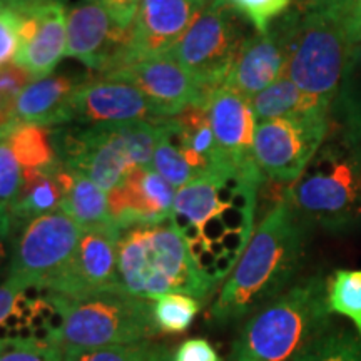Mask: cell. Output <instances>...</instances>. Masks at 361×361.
I'll return each instance as SVG.
<instances>
[{
  "mask_svg": "<svg viewBox=\"0 0 361 361\" xmlns=\"http://www.w3.org/2000/svg\"><path fill=\"white\" fill-rule=\"evenodd\" d=\"M258 164L228 166L176 189L171 223L194 263L218 288L241 259L256 231L259 194L266 183Z\"/></svg>",
  "mask_w": 361,
  "mask_h": 361,
  "instance_id": "1",
  "label": "cell"
},
{
  "mask_svg": "<svg viewBox=\"0 0 361 361\" xmlns=\"http://www.w3.org/2000/svg\"><path fill=\"white\" fill-rule=\"evenodd\" d=\"M310 224L286 196L264 214L250 245L211 305L207 319L229 324L288 290L305 256Z\"/></svg>",
  "mask_w": 361,
  "mask_h": 361,
  "instance_id": "2",
  "label": "cell"
},
{
  "mask_svg": "<svg viewBox=\"0 0 361 361\" xmlns=\"http://www.w3.org/2000/svg\"><path fill=\"white\" fill-rule=\"evenodd\" d=\"M326 288L318 273L261 306L243 324L228 361H295L331 328Z\"/></svg>",
  "mask_w": 361,
  "mask_h": 361,
  "instance_id": "3",
  "label": "cell"
},
{
  "mask_svg": "<svg viewBox=\"0 0 361 361\" xmlns=\"http://www.w3.org/2000/svg\"><path fill=\"white\" fill-rule=\"evenodd\" d=\"M117 288L149 301L168 293L206 301L216 290L194 263L171 219L119 229Z\"/></svg>",
  "mask_w": 361,
  "mask_h": 361,
  "instance_id": "4",
  "label": "cell"
},
{
  "mask_svg": "<svg viewBox=\"0 0 361 361\" xmlns=\"http://www.w3.org/2000/svg\"><path fill=\"white\" fill-rule=\"evenodd\" d=\"M159 121L54 128L59 161L111 192L135 168L152 166L161 134Z\"/></svg>",
  "mask_w": 361,
  "mask_h": 361,
  "instance_id": "5",
  "label": "cell"
},
{
  "mask_svg": "<svg viewBox=\"0 0 361 361\" xmlns=\"http://www.w3.org/2000/svg\"><path fill=\"white\" fill-rule=\"evenodd\" d=\"M284 196L310 226L350 233L361 224V168L355 146L340 135L324 141Z\"/></svg>",
  "mask_w": 361,
  "mask_h": 361,
  "instance_id": "6",
  "label": "cell"
},
{
  "mask_svg": "<svg viewBox=\"0 0 361 361\" xmlns=\"http://www.w3.org/2000/svg\"><path fill=\"white\" fill-rule=\"evenodd\" d=\"M273 25L284 47V78L319 107L331 111L350 52L340 22L329 12L300 13L291 8Z\"/></svg>",
  "mask_w": 361,
  "mask_h": 361,
  "instance_id": "7",
  "label": "cell"
},
{
  "mask_svg": "<svg viewBox=\"0 0 361 361\" xmlns=\"http://www.w3.org/2000/svg\"><path fill=\"white\" fill-rule=\"evenodd\" d=\"M51 295L61 313V328L52 343L61 350L154 341L161 333L154 319L152 301L123 290L84 296Z\"/></svg>",
  "mask_w": 361,
  "mask_h": 361,
  "instance_id": "8",
  "label": "cell"
},
{
  "mask_svg": "<svg viewBox=\"0 0 361 361\" xmlns=\"http://www.w3.org/2000/svg\"><path fill=\"white\" fill-rule=\"evenodd\" d=\"M84 229L62 209L37 216L13 229L6 279L49 291L74 256Z\"/></svg>",
  "mask_w": 361,
  "mask_h": 361,
  "instance_id": "9",
  "label": "cell"
},
{
  "mask_svg": "<svg viewBox=\"0 0 361 361\" xmlns=\"http://www.w3.org/2000/svg\"><path fill=\"white\" fill-rule=\"evenodd\" d=\"M243 17L226 0H213L169 56L211 94L223 87L245 35Z\"/></svg>",
  "mask_w": 361,
  "mask_h": 361,
  "instance_id": "10",
  "label": "cell"
},
{
  "mask_svg": "<svg viewBox=\"0 0 361 361\" xmlns=\"http://www.w3.org/2000/svg\"><path fill=\"white\" fill-rule=\"evenodd\" d=\"M328 112L279 117L256 126L252 156L264 178L290 184L300 179L328 139Z\"/></svg>",
  "mask_w": 361,
  "mask_h": 361,
  "instance_id": "11",
  "label": "cell"
},
{
  "mask_svg": "<svg viewBox=\"0 0 361 361\" xmlns=\"http://www.w3.org/2000/svg\"><path fill=\"white\" fill-rule=\"evenodd\" d=\"M66 57H75L96 75L111 74L129 64L130 27H121L96 0H79L67 12Z\"/></svg>",
  "mask_w": 361,
  "mask_h": 361,
  "instance_id": "12",
  "label": "cell"
},
{
  "mask_svg": "<svg viewBox=\"0 0 361 361\" xmlns=\"http://www.w3.org/2000/svg\"><path fill=\"white\" fill-rule=\"evenodd\" d=\"M99 78L124 80L137 87L164 117L179 114L189 106H206L211 92L169 56L129 62Z\"/></svg>",
  "mask_w": 361,
  "mask_h": 361,
  "instance_id": "13",
  "label": "cell"
},
{
  "mask_svg": "<svg viewBox=\"0 0 361 361\" xmlns=\"http://www.w3.org/2000/svg\"><path fill=\"white\" fill-rule=\"evenodd\" d=\"M164 119L162 112L135 85L92 75L80 84L72 101V124H126Z\"/></svg>",
  "mask_w": 361,
  "mask_h": 361,
  "instance_id": "14",
  "label": "cell"
},
{
  "mask_svg": "<svg viewBox=\"0 0 361 361\" xmlns=\"http://www.w3.org/2000/svg\"><path fill=\"white\" fill-rule=\"evenodd\" d=\"M211 2L213 0H141L130 27L129 62L168 56Z\"/></svg>",
  "mask_w": 361,
  "mask_h": 361,
  "instance_id": "15",
  "label": "cell"
},
{
  "mask_svg": "<svg viewBox=\"0 0 361 361\" xmlns=\"http://www.w3.org/2000/svg\"><path fill=\"white\" fill-rule=\"evenodd\" d=\"M116 224L84 229L69 266L51 286V293L62 296H84L117 288Z\"/></svg>",
  "mask_w": 361,
  "mask_h": 361,
  "instance_id": "16",
  "label": "cell"
},
{
  "mask_svg": "<svg viewBox=\"0 0 361 361\" xmlns=\"http://www.w3.org/2000/svg\"><path fill=\"white\" fill-rule=\"evenodd\" d=\"M8 7V6H7ZM20 13V42L13 62L35 79L51 75L67 49L64 4L44 2L16 8Z\"/></svg>",
  "mask_w": 361,
  "mask_h": 361,
  "instance_id": "17",
  "label": "cell"
},
{
  "mask_svg": "<svg viewBox=\"0 0 361 361\" xmlns=\"http://www.w3.org/2000/svg\"><path fill=\"white\" fill-rule=\"evenodd\" d=\"M61 313L49 291L0 283V341H54Z\"/></svg>",
  "mask_w": 361,
  "mask_h": 361,
  "instance_id": "18",
  "label": "cell"
},
{
  "mask_svg": "<svg viewBox=\"0 0 361 361\" xmlns=\"http://www.w3.org/2000/svg\"><path fill=\"white\" fill-rule=\"evenodd\" d=\"M111 219L117 228L162 223L171 219L176 188L152 166L135 168L119 186L107 192Z\"/></svg>",
  "mask_w": 361,
  "mask_h": 361,
  "instance_id": "19",
  "label": "cell"
},
{
  "mask_svg": "<svg viewBox=\"0 0 361 361\" xmlns=\"http://www.w3.org/2000/svg\"><path fill=\"white\" fill-rule=\"evenodd\" d=\"M206 109L216 146L226 164L238 168L252 164V144L258 123L252 114L250 99L223 85L207 99Z\"/></svg>",
  "mask_w": 361,
  "mask_h": 361,
  "instance_id": "20",
  "label": "cell"
},
{
  "mask_svg": "<svg viewBox=\"0 0 361 361\" xmlns=\"http://www.w3.org/2000/svg\"><path fill=\"white\" fill-rule=\"evenodd\" d=\"M284 67L286 57L281 37L276 27L271 25L268 32H256L245 39L224 85L251 99L281 79Z\"/></svg>",
  "mask_w": 361,
  "mask_h": 361,
  "instance_id": "21",
  "label": "cell"
},
{
  "mask_svg": "<svg viewBox=\"0 0 361 361\" xmlns=\"http://www.w3.org/2000/svg\"><path fill=\"white\" fill-rule=\"evenodd\" d=\"M85 79L66 74L35 79L16 101L19 124H37L52 129L72 124V101Z\"/></svg>",
  "mask_w": 361,
  "mask_h": 361,
  "instance_id": "22",
  "label": "cell"
},
{
  "mask_svg": "<svg viewBox=\"0 0 361 361\" xmlns=\"http://www.w3.org/2000/svg\"><path fill=\"white\" fill-rule=\"evenodd\" d=\"M71 169L57 166L56 169L39 174H24V188L11 209L13 229L37 216L54 213L62 207Z\"/></svg>",
  "mask_w": 361,
  "mask_h": 361,
  "instance_id": "23",
  "label": "cell"
},
{
  "mask_svg": "<svg viewBox=\"0 0 361 361\" xmlns=\"http://www.w3.org/2000/svg\"><path fill=\"white\" fill-rule=\"evenodd\" d=\"M329 123L335 134L350 146L361 142V40L350 45L345 74L329 111Z\"/></svg>",
  "mask_w": 361,
  "mask_h": 361,
  "instance_id": "24",
  "label": "cell"
},
{
  "mask_svg": "<svg viewBox=\"0 0 361 361\" xmlns=\"http://www.w3.org/2000/svg\"><path fill=\"white\" fill-rule=\"evenodd\" d=\"M61 209L69 214L82 229L114 224L111 219L107 192L87 176L72 169Z\"/></svg>",
  "mask_w": 361,
  "mask_h": 361,
  "instance_id": "25",
  "label": "cell"
},
{
  "mask_svg": "<svg viewBox=\"0 0 361 361\" xmlns=\"http://www.w3.org/2000/svg\"><path fill=\"white\" fill-rule=\"evenodd\" d=\"M7 144L19 161L24 174H39L61 166L52 128L37 124H19L7 135Z\"/></svg>",
  "mask_w": 361,
  "mask_h": 361,
  "instance_id": "26",
  "label": "cell"
},
{
  "mask_svg": "<svg viewBox=\"0 0 361 361\" xmlns=\"http://www.w3.org/2000/svg\"><path fill=\"white\" fill-rule=\"evenodd\" d=\"M252 114L256 123L279 119V117L305 116L311 112H328L329 111L314 104L306 94L296 87V84L288 78H283L271 84L269 87L261 90L255 97L250 99Z\"/></svg>",
  "mask_w": 361,
  "mask_h": 361,
  "instance_id": "27",
  "label": "cell"
},
{
  "mask_svg": "<svg viewBox=\"0 0 361 361\" xmlns=\"http://www.w3.org/2000/svg\"><path fill=\"white\" fill-rule=\"evenodd\" d=\"M328 308L353 323L361 338V269H336L328 279Z\"/></svg>",
  "mask_w": 361,
  "mask_h": 361,
  "instance_id": "28",
  "label": "cell"
},
{
  "mask_svg": "<svg viewBox=\"0 0 361 361\" xmlns=\"http://www.w3.org/2000/svg\"><path fill=\"white\" fill-rule=\"evenodd\" d=\"M202 301L184 293H168L152 300L154 319L161 333L179 335L191 326L200 313Z\"/></svg>",
  "mask_w": 361,
  "mask_h": 361,
  "instance_id": "29",
  "label": "cell"
},
{
  "mask_svg": "<svg viewBox=\"0 0 361 361\" xmlns=\"http://www.w3.org/2000/svg\"><path fill=\"white\" fill-rule=\"evenodd\" d=\"M295 361H361V338L353 329H328Z\"/></svg>",
  "mask_w": 361,
  "mask_h": 361,
  "instance_id": "30",
  "label": "cell"
},
{
  "mask_svg": "<svg viewBox=\"0 0 361 361\" xmlns=\"http://www.w3.org/2000/svg\"><path fill=\"white\" fill-rule=\"evenodd\" d=\"M159 124L161 134L159 141H157L154 156H152V168L168 180V183L173 184L176 189H179L186 186L191 180L197 179V176L194 174V171L191 168H189V164L179 152V149L174 146V142L171 141L169 135L166 134L164 126H162V119L159 121Z\"/></svg>",
  "mask_w": 361,
  "mask_h": 361,
  "instance_id": "31",
  "label": "cell"
},
{
  "mask_svg": "<svg viewBox=\"0 0 361 361\" xmlns=\"http://www.w3.org/2000/svg\"><path fill=\"white\" fill-rule=\"evenodd\" d=\"M239 17L250 22L256 32L264 34L278 19L291 11V0H226Z\"/></svg>",
  "mask_w": 361,
  "mask_h": 361,
  "instance_id": "32",
  "label": "cell"
},
{
  "mask_svg": "<svg viewBox=\"0 0 361 361\" xmlns=\"http://www.w3.org/2000/svg\"><path fill=\"white\" fill-rule=\"evenodd\" d=\"M156 346V341H141L102 348L62 350V361H144Z\"/></svg>",
  "mask_w": 361,
  "mask_h": 361,
  "instance_id": "33",
  "label": "cell"
},
{
  "mask_svg": "<svg viewBox=\"0 0 361 361\" xmlns=\"http://www.w3.org/2000/svg\"><path fill=\"white\" fill-rule=\"evenodd\" d=\"M24 188V169L13 156L7 141L0 144V211L11 213Z\"/></svg>",
  "mask_w": 361,
  "mask_h": 361,
  "instance_id": "34",
  "label": "cell"
},
{
  "mask_svg": "<svg viewBox=\"0 0 361 361\" xmlns=\"http://www.w3.org/2000/svg\"><path fill=\"white\" fill-rule=\"evenodd\" d=\"M0 361H62L52 341H0Z\"/></svg>",
  "mask_w": 361,
  "mask_h": 361,
  "instance_id": "35",
  "label": "cell"
},
{
  "mask_svg": "<svg viewBox=\"0 0 361 361\" xmlns=\"http://www.w3.org/2000/svg\"><path fill=\"white\" fill-rule=\"evenodd\" d=\"M20 42V13L0 4V67L13 62Z\"/></svg>",
  "mask_w": 361,
  "mask_h": 361,
  "instance_id": "36",
  "label": "cell"
},
{
  "mask_svg": "<svg viewBox=\"0 0 361 361\" xmlns=\"http://www.w3.org/2000/svg\"><path fill=\"white\" fill-rule=\"evenodd\" d=\"M34 80L35 78L29 71L16 62H8L0 67V96L17 99Z\"/></svg>",
  "mask_w": 361,
  "mask_h": 361,
  "instance_id": "37",
  "label": "cell"
},
{
  "mask_svg": "<svg viewBox=\"0 0 361 361\" xmlns=\"http://www.w3.org/2000/svg\"><path fill=\"white\" fill-rule=\"evenodd\" d=\"M340 22L345 37L350 45L361 40V0H343L338 11L333 13Z\"/></svg>",
  "mask_w": 361,
  "mask_h": 361,
  "instance_id": "38",
  "label": "cell"
},
{
  "mask_svg": "<svg viewBox=\"0 0 361 361\" xmlns=\"http://www.w3.org/2000/svg\"><path fill=\"white\" fill-rule=\"evenodd\" d=\"M174 361H221L218 351L204 338H191L174 350Z\"/></svg>",
  "mask_w": 361,
  "mask_h": 361,
  "instance_id": "39",
  "label": "cell"
},
{
  "mask_svg": "<svg viewBox=\"0 0 361 361\" xmlns=\"http://www.w3.org/2000/svg\"><path fill=\"white\" fill-rule=\"evenodd\" d=\"M109 12V16L124 29L133 27L141 0H96Z\"/></svg>",
  "mask_w": 361,
  "mask_h": 361,
  "instance_id": "40",
  "label": "cell"
},
{
  "mask_svg": "<svg viewBox=\"0 0 361 361\" xmlns=\"http://www.w3.org/2000/svg\"><path fill=\"white\" fill-rule=\"evenodd\" d=\"M13 224L11 214L0 211V276H6L12 255Z\"/></svg>",
  "mask_w": 361,
  "mask_h": 361,
  "instance_id": "41",
  "label": "cell"
},
{
  "mask_svg": "<svg viewBox=\"0 0 361 361\" xmlns=\"http://www.w3.org/2000/svg\"><path fill=\"white\" fill-rule=\"evenodd\" d=\"M293 8L300 13L311 12H329L335 13L343 0H291Z\"/></svg>",
  "mask_w": 361,
  "mask_h": 361,
  "instance_id": "42",
  "label": "cell"
},
{
  "mask_svg": "<svg viewBox=\"0 0 361 361\" xmlns=\"http://www.w3.org/2000/svg\"><path fill=\"white\" fill-rule=\"evenodd\" d=\"M16 101L17 99L0 96V130H12L19 126L16 116Z\"/></svg>",
  "mask_w": 361,
  "mask_h": 361,
  "instance_id": "43",
  "label": "cell"
},
{
  "mask_svg": "<svg viewBox=\"0 0 361 361\" xmlns=\"http://www.w3.org/2000/svg\"><path fill=\"white\" fill-rule=\"evenodd\" d=\"M144 361H174V350L169 345L157 343V346Z\"/></svg>",
  "mask_w": 361,
  "mask_h": 361,
  "instance_id": "44",
  "label": "cell"
},
{
  "mask_svg": "<svg viewBox=\"0 0 361 361\" xmlns=\"http://www.w3.org/2000/svg\"><path fill=\"white\" fill-rule=\"evenodd\" d=\"M44 2H61V4H66V0H0V4H4V6H8V7H12V8L35 6V4H44Z\"/></svg>",
  "mask_w": 361,
  "mask_h": 361,
  "instance_id": "45",
  "label": "cell"
},
{
  "mask_svg": "<svg viewBox=\"0 0 361 361\" xmlns=\"http://www.w3.org/2000/svg\"><path fill=\"white\" fill-rule=\"evenodd\" d=\"M8 134H11V130H0V144H2L4 141H6Z\"/></svg>",
  "mask_w": 361,
  "mask_h": 361,
  "instance_id": "46",
  "label": "cell"
},
{
  "mask_svg": "<svg viewBox=\"0 0 361 361\" xmlns=\"http://www.w3.org/2000/svg\"><path fill=\"white\" fill-rule=\"evenodd\" d=\"M356 147V152H358V157H360V168H361V142L358 144V146H355Z\"/></svg>",
  "mask_w": 361,
  "mask_h": 361,
  "instance_id": "47",
  "label": "cell"
}]
</instances>
